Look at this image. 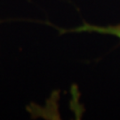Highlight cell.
Segmentation results:
<instances>
[{
  "instance_id": "cell-1",
  "label": "cell",
  "mask_w": 120,
  "mask_h": 120,
  "mask_svg": "<svg viewBox=\"0 0 120 120\" xmlns=\"http://www.w3.org/2000/svg\"><path fill=\"white\" fill-rule=\"evenodd\" d=\"M65 32H95L100 34L115 36L120 39V23L117 25L97 26L85 22L81 26L72 30H67Z\"/></svg>"
}]
</instances>
